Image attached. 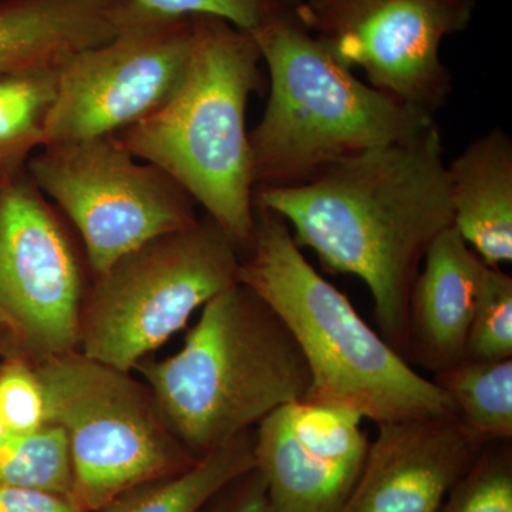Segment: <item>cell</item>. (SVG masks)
I'll list each match as a JSON object with an SVG mask.
<instances>
[{"label":"cell","mask_w":512,"mask_h":512,"mask_svg":"<svg viewBox=\"0 0 512 512\" xmlns=\"http://www.w3.org/2000/svg\"><path fill=\"white\" fill-rule=\"evenodd\" d=\"M258 207L281 215L299 248L335 274L362 279L379 333L407 360L409 302L424 256L453 225L439 127L373 148L298 187H256Z\"/></svg>","instance_id":"1"},{"label":"cell","mask_w":512,"mask_h":512,"mask_svg":"<svg viewBox=\"0 0 512 512\" xmlns=\"http://www.w3.org/2000/svg\"><path fill=\"white\" fill-rule=\"evenodd\" d=\"M301 249L281 215L255 205L254 235L242 254L239 282L278 313L301 348L311 372L303 400L345 407L375 424L456 414L433 380L370 328Z\"/></svg>","instance_id":"2"},{"label":"cell","mask_w":512,"mask_h":512,"mask_svg":"<svg viewBox=\"0 0 512 512\" xmlns=\"http://www.w3.org/2000/svg\"><path fill=\"white\" fill-rule=\"evenodd\" d=\"M134 370L197 460L254 430L278 407L305 399L311 387L291 330L242 282L202 306L175 355L141 360Z\"/></svg>","instance_id":"3"},{"label":"cell","mask_w":512,"mask_h":512,"mask_svg":"<svg viewBox=\"0 0 512 512\" xmlns=\"http://www.w3.org/2000/svg\"><path fill=\"white\" fill-rule=\"evenodd\" d=\"M192 22L190 62L177 93L116 137L177 181L244 254L255 228L247 106L261 87V50L252 33L227 20L197 15Z\"/></svg>","instance_id":"4"},{"label":"cell","mask_w":512,"mask_h":512,"mask_svg":"<svg viewBox=\"0 0 512 512\" xmlns=\"http://www.w3.org/2000/svg\"><path fill=\"white\" fill-rule=\"evenodd\" d=\"M271 82L249 133L256 187H298L373 148L414 140L433 117L356 79L293 15L252 33Z\"/></svg>","instance_id":"5"},{"label":"cell","mask_w":512,"mask_h":512,"mask_svg":"<svg viewBox=\"0 0 512 512\" xmlns=\"http://www.w3.org/2000/svg\"><path fill=\"white\" fill-rule=\"evenodd\" d=\"M46 423L62 427L72 458V498L100 512L127 491L197 461L165 423L153 392L79 350L37 357Z\"/></svg>","instance_id":"6"},{"label":"cell","mask_w":512,"mask_h":512,"mask_svg":"<svg viewBox=\"0 0 512 512\" xmlns=\"http://www.w3.org/2000/svg\"><path fill=\"white\" fill-rule=\"evenodd\" d=\"M241 258L237 244L208 215L121 256L93 275L84 292L80 352L133 372L192 313L238 284Z\"/></svg>","instance_id":"7"},{"label":"cell","mask_w":512,"mask_h":512,"mask_svg":"<svg viewBox=\"0 0 512 512\" xmlns=\"http://www.w3.org/2000/svg\"><path fill=\"white\" fill-rule=\"evenodd\" d=\"M26 170L79 231L92 275L198 220L191 195L116 136L46 144L28 158Z\"/></svg>","instance_id":"8"},{"label":"cell","mask_w":512,"mask_h":512,"mask_svg":"<svg viewBox=\"0 0 512 512\" xmlns=\"http://www.w3.org/2000/svg\"><path fill=\"white\" fill-rule=\"evenodd\" d=\"M476 8L477 0H301L295 16L370 86L434 119L453 90L441 43L464 32Z\"/></svg>","instance_id":"9"},{"label":"cell","mask_w":512,"mask_h":512,"mask_svg":"<svg viewBox=\"0 0 512 512\" xmlns=\"http://www.w3.org/2000/svg\"><path fill=\"white\" fill-rule=\"evenodd\" d=\"M192 16L141 6L109 42L84 50L57 73L46 144L116 136L163 109L190 62Z\"/></svg>","instance_id":"10"},{"label":"cell","mask_w":512,"mask_h":512,"mask_svg":"<svg viewBox=\"0 0 512 512\" xmlns=\"http://www.w3.org/2000/svg\"><path fill=\"white\" fill-rule=\"evenodd\" d=\"M82 268L25 164L0 165V313L37 357L79 348Z\"/></svg>","instance_id":"11"},{"label":"cell","mask_w":512,"mask_h":512,"mask_svg":"<svg viewBox=\"0 0 512 512\" xmlns=\"http://www.w3.org/2000/svg\"><path fill=\"white\" fill-rule=\"evenodd\" d=\"M363 417L298 400L255 427L254 456L271 512H343L365 466Z\"/></svg>","instance_id":"12"},{"label":"cell","mask_w":512,"mask_h":512,"mask_svg":"<svg viewBox=\"0 0 512 512\" xmlns=\"http://www.w3.org/2000/svg\"><path fill=\"white\" fill-rule=\"evenodd\" d=\"M376 426L343 512H439L485 446L456 414Z\"/></svg>","instance_id":"13"},{"label":"cell","mask_w":512,"mask_h":512,"mask_svg":"<svg viewBox=\"0 0 512 512\" xmlns=\"http://www.w3.org/2000/svg\"><path fill=\"white\" fill-rule=\"evenodd\" d=\"M138 9L136 0H0V76L59 73Z\"/></svg>","instance_id":"14"},{"label":"cell","mask_w":512,"mask_h":512,"mask_svg":"<svg viewBox=\"0 0 512 512\" xmlns=\"http://www.w3.org/2000/svg\"><path fill=\"white\" fill-rule=\"evenodd\" d=\"M484 265L453 225L434 239L410 293V365L434 375L463 362Z\"/></svg>","instance_id":"15"},{"label":"cell","mask_w":512,"mask_h":512,"mask_svg":"<svg viewBox=\"0 0 512 512\" xmlns=\"http://www.w3.org/2000/svg\"><path fill=\"white\" fill-rule=\"evenodd\" d=\"M453 227L485 265L512 261V140L493 128L447 167Z\"/></svg>","instance_id":"16"},{"label":"cell","mask_w":512,"mask_h":512,"mask_svg":"<svg viewBox=\"0 0 512 512\" xmlns=\"http://www.w3.org/2000/svg\"><path fill=\"white\" fill-rule=\"evenodd\" d=\"M255 429L198 458L187 470L127 491L100 512H200L229 483L255 468Z\"/></svg>","instance_id":"17"},{"label":"cell","mask_w":512,"mask_h":512,"mask_svg":"<svg viewBox=\"0 0 512 512\" xmlns=\"http://www.w3.org/2000/svg\"><path fill=\"white\" fill-rule=\"evenodd\" d=\"M458 420L483 443L512 439V359L463 360L434 373Z\"/></svg>","instance_id":"18"},{"label":"cell","mask_w":512,"mask_h":512,"mask_svg":"<svg viewBox=\"0 0 512 512\" xmlns=\"http://www.w3.org/2000/svg\"><path fill=\"white\" fill-rule=\"evenodd\" d=\"M57 73L0 76V165L25 164L43 146Z\"/></svg>","instance_id":"19"},{"label":"cell","mask_w":512,"mask_h":512,"mask_svg":"<svg viewBox=\"0 0 512 512\" xmlns=\"http://www.w3.org/2000/svg\"><path fill=\"white\" fill-rule=\"evenodd\" d=\"M72 484V458L62 427L46 423L0 440V485L72 497Z\"/></svg>","instance_id":"20"},{"label":"cell","mask_w":512,"mask_h":512,"mask_svg":"<svg viewBox=\"0 0 512 512\" xmlns=\"http://www.w3.org/2000/svg\"><path fill=\"white\" fill-rule=\"evenodd\" d=\"M512 359V278L484 265L468 329L464 360Z\"/></svg>","instance_id":"21"},{"label":"cell","mask_w":512,"mask_h":512,"mask_svg":"<svg viewBox=\"0 0 512 512\" xmlns=\"http://www.w3.org/2000/svg\"><path fill=\"white\" fill-rule=\"evenodd\" d=\"M439 512H512L511 440L485 444Z\"/></svg>","instance_id":"22"},{"label":"cell","mask_w":512,"mask_h":512,"mask_svg":"<svg viewBox=\"0 0 512 512\" xmlns=\"http://www.w3.org/2000/svg\"><path fill=\"white\" fill-rule=\"evenodd\" d=\"M151 12L168 16H215L235 28L258 32L268 23L293 15L301 0H136Z\"/></svg>","instance_id":"23"},{"label":"cell","mask_w":512,"mask_h":512,"mask_svg":"<svg viewBox=\"0 0 512 512\" xmlns=\"http://www.w3.org/2000/svg\"><path fill=\"white\" fill-rule=\"evenodd\" d=\"M0 417L9 434H25L46 424L42 384L32 363L12 357L0 366Z\"/></svg>","instance_id":"24"},{"label":"cell","mask_w":512,"mask_h":512,"mask_svg":"<svg viewBox=\"0 0 512 512\" xmlns=\"http://www.w3.org/2000/svg\"><path fill=\"white\" fill-rule=\"evenodd\" d=\"M200 512H271L264 478L258 468L235 478L214 495Z\"/></svg>","instance_id":"25"},{"label":"cell","mask_w":512,"mask_h":512,"mask_svg":"<svg viewBox=\"0 0 512 512\" xmlns=\"http://www.w3.org/2000/svg\"><path fill=\"white\" fill-rule=\"evenodd\" d=\"M0 512H84L67 495L0 485Z\"/></svg>","instance_id":"26"},{"label":"cell","mask_w":512,"mask_h":512,"mask_svg":"<svg viewBox=\"0 0 512 512\" xmlns=\"http://www.w3.org/2000/svg\"><path fill=\"white\" fill-rule=\"evenodd\" d=\"M9 338L18 340L15 330L10 326V323L6 320L5 316L0 313V346L5 345L6 340Z\"/></svg>","instance_id":"27"},{"label":"cell","mask_w":512,"mask_h":512,"mask_svg":"<svg viewBox=\"0 0 512 512\" xmlns=\"http://www.w3.org/2000/svg\"><path fill=\"white\" fill-rule=\"evenodd\" d=\"M8 430H6L5 424H3L2 417H0V440L5 439L8 436Z\"/></svg>","instance_id":"28"}]
</instances>
